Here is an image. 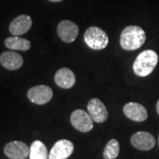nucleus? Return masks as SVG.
<instances>
[{
    "label": "nucleus",
    "mask_w": 159,
    "mask_h": 159,
    "mask_svg": "<svg viewBox=\"0 0 159 159\" xmlns=\"http://www.w3.org/2000/svg\"><path fill=\"white\" fill-rule=\"evenodd\" d=\"M86 44L92 50L100 51L108 45L109 37L107 34L100 28L90 27L86 30L84 34Z\"/></svg>",
    "instance_id": "7ed1b4c3"
},
{
    "label": "nucleus",
    "mask_w": 159,
    "mask_h": 159,
    "mask_svg": "<svg viewBox=\"0 0 159 159\" xmlns=\"http://www.w3.org/2000/svg\"><path fill=\"white\" fill-rule=\"evenodd\" d=\"M53 91L50 87L46 85H38L32 87L28 91V98L36 104H45L52 99Z\"/></svg>",
    "instance_id": "39448f33"
},
{
    "label": "nucleus",
    "mask_w": 159,
    "mask_h": 159,
    "mask_svg": "<svg viewBox=\"0 0 159 159\" xmlns=\"http://www.w3.org/2000/svg\"><path fill=\"white\" fill-rule=\"evenodd\" d=\"M55 83L62 89H71L74 87L76 78L74 72L66 67H63L57 71L54 77Z\"/></svg>",
    "instance_id": "4468645a"
},
{
    "label": "nucleus",
    "mask_w": 159,
    "mask_h": 159,
    "mask_svg": "<svg viewBox=\"0 0 159 159\" xmlns=\"http://www.w3.org/2000/svg\"><path fill=\"white\" fill-rule=\"evenodd\" d=\"M74 143L63 139L57 141L51 149L49 159H67L74 152Z\"/></svg>",
    "instance_id": "1a4fd4ad"
},
{
    "label": "nucleus",
    "mask_w": 159,
    "mask_h": 159,
    "mask_svg": "<svg viewBox=\"0 0 159 159\" xmlns=\"http://www.w3.org/2000/svg\"><path fill=\"white\" fill-rule=\"evenodd\" d=\"M71 123L75 129L82 133H88L93 129V119L89 113L83 110H75L71 115Z\"/></svg>",
    "instance_id": "20e7f679"
},
{
    "label": "nucleus",
    "mask_w": 159,
    "mask_h": 159,
    "mask_svg": "<svg viewBox=\"0 0 159 159\" xmlns=\"http://www.w3.org/2000/svg\"><path fill=\"white\" fill-rule=\"evenodd\" d=\"M0 63L7 70H17L23 65L22 57L15 51H6L0 56Z\"/></svg>",
    "instance_id": "ddd939ff"
},
{
    "label": "nucleus",
    "mask_w": 159,
    "mask_h": 159,
    "mask_svg": "<svg viewBox=\"0 0 159 159\" xmlns=\"http://www.w3.org/2000/svg\"><path fill=\"white\" fill-rule=\"evenodd\" d=\"M57 34L65 43H73L79 34V28L73 21L68 20H64L57 25Z\"/></svg>",
    "instance_id": "423d86ee"
},
{
    "label": "nucleus",
    "mask_w": 159,
    "mask_h": 159,
    "mask_svg": "<svg viewBox=\"0 0 159 159\" xmlns=\"http://www.w3.org/2000/svg\"><path fill=\"white\" fill-rule=\"evenodd\" d=\"M146 41L145 31L138 26H128L120 34V45L125 51H135Z\"/></svg>",
    "instance_id": "f257e3e1"
},
{
    "label": "nucleus",
    "mask_w": 159,
    "mask_h": 159,
    "mask_svg": "<svg viewBox=\"0 0 159 159\" xmlns=\"http://www.w3.org/2000/svg\"><path fill=\"white\" fill-rule=\"evenodd\" d=\"M157 113H158L159 115V100L157 101Z\"/></svg>",
    "instance_id": "a211bd4d"
},
{
    "label": "nucleus",
    "mask_w": 159,
    "mask_h": 159,
    "mask_svg": "<svg viewBox=\"0 0 159 159\" xmlns=\"http://www.w3.org/2000/svg\"><path fill=\"white\" fill-rule=\"evenodd\" d=\"M119 154V143L116 139H111L106 144L103 150V158L116 159Z\"/></svg>",
    "instance_id": "f3484780"
},
{
    "label": "nucleus",
    "mask_w": 159,
    "mask_h": 159,
    "mask_svg": "<svg viewBox=\"0 0 159 159\" xmlns=\"http://www.w3.org/2000/svg\"><path fill=\"white\" fill-rule=\"evenodd\" d=\"M125 116L135 122H143L148 119V111L146 108L138 102H127L123 108Z\"/></svg>",
    "instance_id": "9b49d317"
},
{
    "label": "nucleus",
    "mask_w": 159,
    "mask_h": 159,
    "mask_svg": "<svg viewBox=\"0 0 159 159\" xmlns=\"http://www.w3.org/2000/svg\"><path fill=\"white\" fill-rule=\"evenodd\" d=\"M4 153L10 159H26L30 153V148L25 142L14 141L6 144Z\"/></svg>",
    "instance_id": "0eeeda50"
},
{
    "label": "nucleus",
    "mask_w": 159,
    "mask_h": 159,
    "mask_svg": "<svg viewBox=\"0 0 159 159\" xmlns=\"http://www.w3.org/2000/svg\"><path fill=\"white\" fill-rule=\"evenodd\" d=\"M49 1H51V2H54V3H57V2H61L63 0H49Z\"/></svg>",
    "instance_id": "6ab92c4d"
},
{
    "label": "nucleus",
    "mask_w": 159,
    "mask_h": 159,
    "mask_svg": "<svg viewBox=\"0 0 159 159\" xmlns=\"http://www.w3.org/2000/svg\"><path fill=\"white\" fill-rule=\"evenodd\" d=\"M30 159H49V154L45 144L41 141H34L30 147Z\"/></svg>",
    "instance_id": "dca6fc26"
},
{
    "label": "nucleus",
    "mask_w": 159,
    "mask_h": 159,
    "mask_svg": "<svg viewBox=\"0 0 159 159\" xmlns=\"http://www.w3.org/2000/svg\"><path fill=\"white\" fill-rule=\"evenodd\" d=\"M88 111L93 120L97 123H103L108 119V111L103 102L98 98H93L88 103Z\"/></svg>",
    "instance_id": "9d476101"
},
{
    "label": "nucleus",
    "mask_w": 159,
    "mask_h": 159,
    "mask_svg": "<svg viewBox=\"0 0 159 159\" xmlns=\"http://www.w3.org/2000/svg\"><path fill=\"white\" fill-rule=\"evenodd\" d=\"M158 63V55L152 50H146L141 52L135 58L133 69L134 74L140 77L148 76L154 71Z\"/></svg>",
    "instance_id": "f03ea898"
},
{
    "label": "nucleus",
    "mask_w": 159,
    "mask_h": 159,
    "mask_svg": "<svg viewBox=\"0 0 159 159\" xmlns=\"http://www.w3.org/2000/svg\"><path fill=\"white\" fill-rule=\"evenodd\" d=\"M32 27V19L29 15H20L10 24L9 31L12 35L20 36L26 34Z\"/></svg>",
    "instance_id": "f8f14e48"
},
{
    "label": "nucleus",
    "mask_w": 159,
    "mask_h": 159,
    "mask_svg": "<svg viewBox=\"0 0 159 159\" xmlns=\"http://www.w3.org/2000/svg\"><path fill=\"white\" fill-rule=\"evenodd\" d=\"M5 45L13 51H29L31 47V43L29 40L21 38L16 35H13L11 37H7L5 41Z\"/></svg>",
    "instance_id": "2eb2a0df"
},
{
    "label": "nucleus",
    "mask_w": 159,
    "mask_h": 159,
    "mask_svg": "<svg viewBox=\"0 0 159 159\" xmlns=\"http://www.w3.org/2000/svg\"><path fill=\"white\" fill-rule=\"evenodd\" d=\"M131 143L137 149L147 151L155 147L156 139L148 132L140 131L133 134V136L131 137Z\"/></svg>",
    "instance_id": "6e6552de"
},
{
    "label": "nucleus",
    "mask_w": 159,
    "mask_h": 159,
    "mask_svg": "<svg viewBox=\"0 0 159 159\" xmlns=\"http://www.w3.org/2000/svg\"><path fill=\"white\" fill-rule=\"evenodd\" d=\"M158 146H159V136H158Z\"/></svg>",
    "instance_id": "aec40b11"
}]
</instances>
